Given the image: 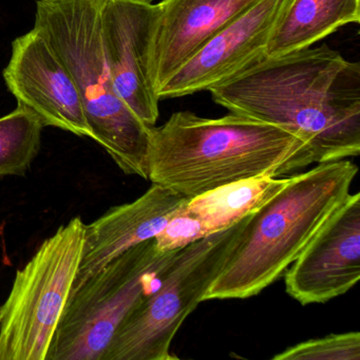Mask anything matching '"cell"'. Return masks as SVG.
<instances>
[{"mask_svg":"<svg viewBox=\"0 0 360 360\" xmlns=\"http://www.w3.org/2000/svg\"><path fill=\"white\" fill-rule=\"evenodd\" d=\"M288 178L259 176L229 183L193 198L185 210L201 221L207 235L233 226L279 193Z\"/></svg>","mask_w":360,"mask_h":360,"instance_id":"15","label":"cell"},{"mask_svg":"<svg viewBox=\"0 0 360 360\" xmlns=\"http://www.w3.org/2000/svg\"><path fill=\"white\" fill-rule=\"evenodd\" d=\"M134 1H140V3L145 4H153V1H157V0H134ZM161 1V0H160Z\"/></svg>","mask_w":360,"mask_h":360,"instance_id":"19","label":"cell"},{"mask_svg":"<svg viewBox=\"0 0 360 360\" xmlns=\"http://www.w3.org/2000/svg\"><path fill=\"white\" fill-rule=\"evenodd\" d=\"M359 22L360 0H292L274 30L267 58L307 49L338 29Z\"/></svg>","mask_w":360,"mask_h":360,"instance_id":"14","label":"cell"},{"mask_svg":"<svg viewBox=\"0 0 360 360\" xmlns=\"http://www.w3.org/2000/svg\"><path fill=\"white\" fill-rule=\"evenodd\" d=\"M231 113L302 139L316 164L360 153V65L328 46L265 58L210 90Z\"/></svg>","mask_w":360,"mask_h":360,"instance_id":"1","label":"cell"},{"mask_svg":"<svg viewBox=\"0 0 360 360\" xmlns=\"http://www.w3.org/2000/svg\"><path fill=\"white\" fill-rule=\"evenodd\" d=\"M105 0H37L34 28L49 41L79 90L92 140L126 174L148 180L150 129L120 98L101 39Z\"/></svg>","mask_w":360,"mask_h":360,"instance_id":"4","label":"cell"},{"mask_svg":"<svg viewBox=\"0 0 360 360\" xmlns=\"http://www.w3.org/2000/svg\"><path fill=\"white\" fill-rule=\"evenodd\" d=\"M84 229L75 217L16 271L0 307V360H46L81 263Z\"/></svg>","mask_w":360,"mask_h":360,"instance_id":"7","label":"cell"},{"mask_svg":"<svg viewBox=\"0 0 360 360\" xmlns=\"http://www.w3.org/2000/svg\"><path fill=\"white\" fill-rule=\"evenodd\" d=\"M358 167L349 160L318 164L248 217L204 301L257 296L279 280L349 195Z\"/></svg>","mask_w":360,"mask_h":360,"instance_id":"3","label":"cell"},{"mask_svg":"<svg viewBox=\"0 0 360 360\" xmlns=\"http://www.w3.org/2000/svg\"><path fill=\"white\" fill-rule=\"evenodd\" d=\"M158 15L159 5L134 0H105L101 11V39L113 86L148 126L160 115L150 71Z\"/></svg>","mask_w":360,"mask_h":360,"instance_id":"9","label":"cell"},{"mask_svg":"<svg viewBox=\"0 0 360 360\" xmlns=\"http://www.w3.org/2000/svg\"><path fill=\"white\" fill-rule=\"evenodd\" d=\"M189 200L172 189L151 184L136 201L110 208L85 225L81 263L71 292L126 250L155 238Z\"/></svg>","mask_w":360,"mask_h":360,"instance_id":"12","label":"cell"},{"mask_svg":"<svg viewBox=\"0 0 360 360\" xmlns=\"http://www.w3.org/2000/svg\"><path fill=\"white\" fill-rule=\"evenodd\" d=\"M273 360H360V333L330 334L288 347Z\"/></svg>","mask_w":360,"mask_h":360,"instance_id":"17","label":"cell"},{"mask_svg":"<svg viewBox=\"0 0 360 360\" xmlns=\"http://www.w3.org/2000/svg\"><path fill=\"white\" fill-rule=\"evenodd\" d=\"M184 206L185 204L172 214L164 229L153 238L162 254L182 250L208 236L201 221L189 214Z\"/></svg>","mask_w":360,"mask_h":360,"instance_id":"18","label":"cell"},{"mask_svg":"<svg viewBox=\"0 0 360 360\" xmlns=\"http://www.w3.org/2000/svg\"><path fill=\"white\" fill-rule=\"evenodd\" d=\"M292 0H259L217 33L159 89V100L210 91L267 56L271 35Z\"/></svg>","mask_w":360,"mask_h":360,"instance_id":"8","label":"cell"},{"mask_svg":"<svg viewBox=\"0 0 360 360\" xmlns=\"http://www.w3.org/2000/svg\"><path fill=\"white\" fill-rule=\"evenodd\" d=\"M248 217L182 248L162 273L159 288L145 295L122 322L102 360L178 359L170 353L172 340L204 301Z\"/></svg>","mask_w":360,"mask_h":360,"instance_id":"5","label":"cell"},{"mask_svg":"<svg viewBox=\"0 0 360 360\" xmlns=\"http://www.w3.org/2000/svg\"><path fill=\"white\" fill-rule=\"evenodd\" d=\"M180 250L162 254L153 238L147 240L70 292L46 360H102L122 322L148 294V283Z\"/></svg>","mask_w":360,"mask_h":360,"instance_id":"6","label":"cell"},{"mask_svg":"<svg viewBox=\"0 0 360 360\" xmlns=\"http://www.w3.org/2000/svg\"><path fill=\"white\" fill-rule=\"evenodd\" d=\"M3 75L18 105L33 111L45 127L92 139L72 77L37 29L12 43L11 58Z\"/></svg>","mask_w":360,"mask_h":360,"instance_id":"11","label":"cell"},{"mask_svg":"<svg viewBox=\"0 0 360 360\" xmlns=\"http://www.w3.org/2000/svg\"><path fill=\"white\" fill-rule=\"evenodd\" d=\"M315 164L290 130L229 112L205 119L174 113L150 129L148 180L193 199L229 183L294 174Z\"/></svg>","mask_w":360,"mask_h":360,"instance_id":"2","label":"cell"},{"mask_svg":"<svg viewBox=\"0 0 360 360\" xmlns=\"http://www.w3.org/2000/svg\"><path fill=\"white\" fill-rule=\"evenodd\" d=\"M360 279V193L328 217L284 273L286 292L300 304L326 303Z\"/></svg>","mask_w":360,"mask_h":360,"instance_id":"10","label":"cell"},{"mask_svg":"<svg viewBox=\"0 0 360 360\" xmlns=\"http://www.w3.org/2000/svg\"><path fill=\"white\" fill-rule=\"evenodd\" d=\"M259 0H161L150 71L157 90L212 37Z\"/></svg>","mask_w":360,"mask_h":360,"instance_id":"13","label":"cell"},{"mask_svg":"<svg viewBox=\"0 0 360 360\" xmlns=\"http://www.w3.org/2000/svg\"><path fill=\"white\" fill-rule=\"evenodd\" d=\"M44 128L41 119L22 105L0 117V179L26 174L39 155Z\"/></svg>","mask_w":360,"mask_h":360,"instance_id":"16","label":"cell"}]
</instances>
